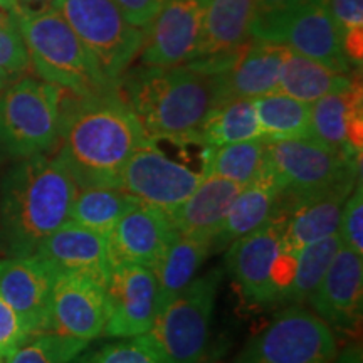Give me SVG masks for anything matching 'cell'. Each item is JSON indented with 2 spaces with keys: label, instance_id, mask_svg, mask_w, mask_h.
I'll use <instances>...</instances> for the list:
<instances>
[{
  "label": "cell",
  "instance_id": "cell-23",
  "mask_svg": "<svg viewBox=\"0 0 363 363\" xmlns=\"http://www.w3.org/2000/svg\"><path fill=\"white\" fill-rule=\"evenodd\" d=\"M355 189V187H353ZM353 189H338L294 203L283 216V247L298 254L308 244L338 234L345 202Z\"/></svg>",
  "mask_w": 363,
  "mask_h": 363
},
{
  "label": "cell",
  "instance_id": "cell-5",
  "mask_svg": "<svg viewBox=\"0 0 363 363\" xmlns=\"http://www.w3.org/2000/svg\"><path fill=\"white\" fill-rule=\"evenodd\" d=\"M62 91L29 76L0 89V167L48 155L57 147Z\"/></svg>",
  "mask_w": 363,
  "mask_h": 363
},
{
  "label": "cell",
  "instance_id": "cell-36",
  "mask_svg": "<svg viewBox=\"0 0 363 363\" xmlns=\"http://www.w3.org/2000/svg\"><path fill=\"white\" fill-rule=\"evenodd\" d=\"M342 244L353 252L363 254V190L362 180L357 182L355 189L345 202L342 222L338 229Z\"/></svg>",
  "mask_w": 363,
  "mask_h": 363
},
{
  "label": "cell",
  "instance_id": "cell-42",
  "mask_svg": "<svg viewBox=\"0 0 363 363\" xmlns=\"http://www.w3.org/2000/svg\"><path fill=\"white\" fill-rule=\"evenodd\" d=\"M289 2H293V0H256V11H254V17L262 16V13H267L271 11H276V9L283 7Z\"/></svg>",
  "mask_w": 363,
  "mask_h": 363
},
{
  "label": "cell",
  "instance_id": "cell-19",
  "mask_svg": "<svg viewBox=\"0 0 363 363\" xmlns=\"http://www.w3.org/2000/svg\"><path fill=\"white\" fill-rule=\"evenodd\" d=\"M34 256L51 264L57 272H74L108 284L113 271L106 235L67 220L45 238Z\"/></svg>",
  "mask_w": 363,
  "mask_h": 363
},
{
  "label": "cell",
  "instance_id": "cell-33",
  "mask_svg": "<svg viewBox=\"0 0 363 363\" xmlns=\"http://www.w3.org/2000/svg\"><path fill=\"white\" fill-rule=\"evenodd\" d=\"M88 347L52 331L30 335L24 343L4 358L6 363H71Z\"/></svg>",
  "mask_w": 363,
  "mask_h": 363
},
{
  "label": "cell",
  "instance_id": "cell-12",
  "mask_svg": "<svg viewBox=\"0 0 363 363\" xmlns=\"http://www.w3.org/2000/svg\"><path fill=\"white\" fill-rule=\"evenodd\" d=\"M201 182V174L174 162L147 140L126 162L120 187L145 206L170 214L187 201Z\"/></svg>",
  "mask_w": 363,
  "mask_h": 363
},
{
  "label": "cell",
  "instance_id": "cell-38",
  "mask_svg": "<svg viewBox=\"0 0 363 363\" xmlns=\"http://www.w3.org/2000/svg\"><path fill=\"white\" fill-rule=\"evenodd\" d=\"M340 34L363 27V0H325Z\"/></svg>",
  "mask_w": 363,
  "mask_h": 363
},
{
  "label": "cell",
  "instance_id": "cell-2",
  "mask_svg": "<svg viewBox=\"0 0 363 363\" xmlns=\"http://www.w3.org/2000/svg\"><path fill=\"white\" fill-rule=\"evenodd\" d=\"M118 86L152 142L199 143L203 123L220 104L219 74L189 65H143L125 72Z\"/></svg>",
  "mask_w": 363,
  "mask_h": 363
},
{
  "label": "cell",
  "instance_id": "cell-11",
  "mask_svg": "<svg viewBox=\"0 0 363 363\" xmlns=\"http://www.w3.org/2000/svg\"><path fill=\"white\" fill-rule=\"evenodd\" d=\"M333 330L303 308L289 305L246 343L233 363H333Z\"/></svg>",
  "mask_w": 363,
  "mask_h": 363
},
{
  "label": "cell",
  "instance_id": "cell-30",
  "mask_svg": "<svg viewBox=\"0 0 363 363\" xmlns=\"http://www.w3.org/2000/svg\"><path fill=\"white\" fill-rule=\"evenodd\" d=\"M256 138H261V128L254 99H230L220 103L208 115L202 126L199 145L220 147Z\"/></svg>",
  "mask_w": 363,
  "mask_h": 363
},
{
  "label": "cell",
  "instance_id": "cell-6",
  "mask_svg": "<svg viewBox=\"0 0 363 363\" xmlns=\"http://www.w3.org/2000/svg\"><path fill=\"white\" fill-rule=\"evenodd\" d=\"M266 167L283 195L281 212L362 180L360 157L335 152L313 136L266 142Z\"/></svg>",
  "mask_w": 363,
  "mask_h": 363
},
{
  "label": "cell",
  "instance_id": "cell-43",
  "mask_svg": "<svg viewBox=\"0 0 363 363\" xmlns=\"http://www.w3.org/2000/svg\"><path fill=\"white\" fill-rule=\"evenodd\" d=\"M52 2L54 0H17V4H19L22 11H30V12L52 7Z\"/></svg>",
  "mask_w": 363,
  "mask_h": 363
},
{
  "label": "cell",
  "instance_id": "cell-41",
  "mask_svg": "<svg viewBox=\"0 0 363 363\" xmlns=\"http://www.w3.org/2000/svg\"><path fill=\"white\" fill-rule=\"evenodd\" d=\"M21 7L17 0H0V22L16 21Z\"/></svg>",
  "mask_w": 363,
  "mask_h": 363
},
{
  "label": "cell",
  "instance_id": "cell-34",
  "mask_svg": "<svg viewBox=\"0 0 363 363\" xmlns=\"http://www.w3.org/2000/svg\"><path fill=\"white\" fill-rule=\"evenodd\" d=\"M76 363H167L147 333L121 338L79 357Z\"/></svg>",
  "mask_w": 363,
  "mask_h": 363
},
{
  "label": "cell",
  "instance_id": "cell-26",
  "mask_svg": "<svg viewBox=\"0 0 363 363\" xmlns=\"http://www.w3.org/2000/svg\"><path fill=\"white\" fill-rule=\"evenodd\" d=\"M357 81L355 74H345L321 62L289 49L278 81L279 93L288 94L298 101L315 103L326 94L347 91Z\"/></svg>",
  "mask_w": 363,
  "mask_h": 363
},
{
  "label": "cell",
  "instance_id": "cell-40",
  "mask_svg": "<svg viewBox=\"0 0 363 363\" xmlns=\"http://www.w3.org/2000/svg\"><path fill=\"white\" fill-rule=\"evenodd\" d=\"M333 363H362V348L360 345H350L342 353H337Z\"/></svg>",
  "mask_w": 363,
  "mask_h": 363
},
{
  "label": "cell",
  "instance_id": "cell-7",
  "mask_svg": "<svg viewBox=\"0 0 363 363\" xmlns=\"http://www.w3.org/2000/svg\"><path fill=\"white\" fill-rule=\"evenodd\" d=\"M281 235L283 216L279 214L229 246L227 271L249 306L279 305L293 283L298 254L283 247Z\"/></svg>",
  "mask_w": 363,
  "mask_h": 363
},
{
  "label": "cell",
  "instance_id": "cell-18",
  "mask_svg": "<svg viewBox=\"0 0 363 363\" xmlns=\"http://www.w3.org/2000/svg\"><path fill=\"white\" fill-rule=\"evenodd\" d=\"M308 303L331 330H355L363 305L362 254L342 244Z\"/></svg>",
  "mask_w": 363,
  "mask_h": 363
},
{
  "label": "cell",
  "instance_id": "cell-29",
  "mask_svg": "<svg viewBox=\"0 0 363 363\" xmlns=\"http://www.w3.org/2000/svg\"><path fill=\"white\" fill-rule=\"evenodd\" d=\"M261 138L278 142L288 138L310 136V104L298 101L288 94L274 93L254 99Z\"/></svg>",
  "mask_w": 363,
  "mask_h": 363
},
{
  "label": "cell",
  "instance_id": "cell-32",
  "mask_svg": "<svg viewBox=\"0 0 363 363\" xmlns=\"http://www.w3.org/2000/svg\"><path fill=\"white\" fill-rule=\"evenodd\" d=\"M340 247H342V238L340 234H333L326 239L308 244L298 252L296 271H294L293 283L283 298L284 305H303L310 301Z\"/></svg>",
  "mask_w": 363,
  "mask_h": 363
},
{
  "label": "cell",
  "instance_id": "cell-13",
  "mask_svg": "<svg viewBox=\"0 0 363 363\" xmlns=\"http://www.w3.org/2000/svg\"><path fill=\"white\" fill-rule=\"evenodd\" d=\"M208 0H165L145 27L142 62L145 66L172 67L187 65L202 38Z\"/></svg>",
  "mask_w": 363,
  "mask_h": 363
},
{
  "label": "cell",
  "instance_id": "cell-37",
  "mask_svg": "<svg viewBox=\"0 0 363 363\" xmlns=\"http://www.w3.org/2000/svg\"><path fill=\"white\" fill-rule=\"evenodd\" d=\"M29 337L21 316L0 296V358H6Z\"/></svg>",
  "mask_w": 363,
  "mask_h": 363
},
{
  "label": "cell",
  "instance_id": "cell-35",
  "mask_svg": "<svg viewBox=\"0 0 363 363\" xmlns=\"http://www.w3.org/2000/svg\"><path fill=\"white\" fill-rule=\"evenodd\" d=\"M30 57L16 21L0 22V74L9 81L29 69Z\"/></svg>",
  "mask_w": 363,
  "mask_h": 363
},
{
  "label": "cell",
  "instance_id": "cell-8",
  "mask_svg": "<svg viewBox=\"0 0 363 363\" xmlns=\"http://www.w3.org/2000/svg\"><path fill=\"white\" fill-rule=\"evenodd\" d=\"M222 271L194 279L158 311L148 337L167 363H207L208 335Z\"/></svg>",
  "mask_w": 363,
  "mask_h": 363
},
{
  "label": "cell",
  "instance_id": "cell-21",
  "mask_svg": "<svg viewBox=\"0 0 363 363\" xmlns=\"http://www.w3.org/2000/svg\"><path fill=\"white\" fill-rule=\"evenodd\" d=\"M174 234L175 229L169 214L138 203L118 220L108 238L113 266L142 264L153 267Z\"/></svg>",
  "mask_w": 363,
  "mask_h": 363
},
{
  "label": "cell",
  "instance_id": "cell-10",
  "mask_svg": "<svg viewBox=\"0 0 363 363\" xmlns=\"http://www.w3.org/2000/svg\"><path fill=\"white\" fill-rule=\"evenodd\" d=\"M52 9L93 54L104 76L120 83L142 51L145 29L130 24L113 0H54Z\"/></svg>",
  "mask_w": 363,
  "mask_h": 363
},
{
  "label": "cell",
  "instance_id": "cell-31",
  "mask_svg": "<svg viewBox=\"0 0 363 363\" xmlns=\"http://www.w3.org/2000/svg\"><path fill=\"white\" fill-rule=\"evenodd\" d=\"M355 83L350 89L326 94L310 104V136L335 152L362 157V153L355 152L347 140V115Z\"/></svg>",
  "mask_w": 363,
  "mask_h": 363
},
{
  "label": "cell",
  "instance_id": "cell-1",
  "mask_svg": "<svg viewBox=\"0 0 363 363\" xmlns=\"http://www.w3.org/2000/svg\"><path fill=\"white\" fill-rule=\"evenodd\" d=\"M61 99L56 160L78 189L120 187L121 172L148 140L120 86L104 93Z\"/></svg>",
  "mask_w": 363,
  "mask_h": 363
},
{
  "label": "cell",
  "instance_id": "cell-22",
  "mask_svg": "<svg viewBox=\"0 0 363 363\" xmlns=\"http://www.w3.org/2000/svg\"><path fill=\"white\" fill-rule=\"evenodd\" d=\"M242 185L220 177H202L199 187L182 206L170 212L174 229L187 238L214 242L220 225Z\"/></svg>",
  "mask_w": 363,
  "mask_h": 363
},
{
  "label": "cell",
  "instance_id": "cell-4",
  "mask_svg": "<svg viewBox=\"0 0 363 363\" xmlns=\"http://www.w3.org/2000/svg\"><path fill=\"white\" fill-rule=\"evenodd\" d=\"M17 26L30 62L44 81L78 96L118 88L104 76L93 54L56 9L48 7L35 12L21 9Z\"/></svg>",
  "mask_w": 363,
  "mask_h": 363
},
{
  "label": "cell",
  "instance_id": "cell-24",
  "mask_svg": "<svg viewBox=\"0 0 363 363\" xmlns=\"http://www.w3.org/2000/svg\"><path fill=\"white\" fill-rule=\"evenodd\" d=\"M281 207H283L281 189L266 167L264 174L252 184L246 185L235 197L227 212L224 224L214 238L212 249L219 251L222 247H229L234 240L257 230L279 216Z\"/></svg>",
  "mask_w": 363,
  "mask_h": 363
},
{
  "label": "cell",
  "instance_id": "cell-17",
  "mask_svg": "<svg viewBox=\"0 0 363 363\" xmlns=\"http://www.w3.org/2000/svg\"><path fill=\"white\" fill-rule=\"evenodd\" d=\"M57 271L38 256L0 259V296L21 316L29 335L48 331Z\"/></svg>",
  "mask_w": 363,
  "mask_h": 363
},
{
  "label": "cell",
  "instance_id": "cell-3",
  "mask_svg": "<svg viewBox=\"0 0 363 363\" xmlns=\"http://www.w3.org/2000/svg\"><path fill=\"white\" fill-rule=\"evenodd\" d=\"M78 187L56 157L35 155L7 167L0 180V251L34 256L69 220Z\"/></svg>",
  "mask_w": 363,
  "mask_h": 363
},
{
  "label": "cell",
  "instance_id": "cell-20",
  "mask_svg": "<svg viewBox=\"0 0 363 363\" xmlns=\"http://www.w3.org/2000/svg\"><path fill=\"white\" fill-rule=\"evenodd\" d=\"M288 52L289 48L283 44L251 38L229 67L219 72L220 103L274 93Z\"/></svg>",
  "mask_w": 363,
  "mask_h": 363
},
{
  "label": "cell",
  "instance_id": "cell-15",
  "mask_svg": "<svg viewBox=\"0 0 363 363\" xmlns=\"http://www.w3.org/2000/svg\"><path fill=\"white\" fill-rule=\"evenodd\" d=\"M106 320V286L84 274L57 272L48 331L88 345L103 335Z\"/></svg>",
  "mask_w": 363,
  "mask_h": 363
},
{
  "label": "cell",
  "instance_id": "cell-27",
  "mask_svg": "<svg viewBox=\"0 0 363 363\" xmlns=\"http://www.w3.org/2000/svg\"><path fill=\"white\" fill-rule=\"evenodd\" d=\"M264 172L266 142L262 138L220 147H203L202 177H220L246 187Z\"/></svg>",
  "mask_w": 363,
  "mask_h": 363
},
{
  "label": "cell",
  "instance_id": "cell-45",
  "mask_svg": "<svg viewBox=\"0 0 363 363\" xmlns=\"http://www.w3.org/2000/svg\"><path fill=\"white\" fill-rule=\"evenodd\" d=\"M0 363H6V362H4V358H0Z\"/></svg>",
  "mask_w": 363,
  "mask_h": 363
},
{
  "label": "cell",
  "instance_id": "cell-25",
  "mask_svg": "<svg viewBox=\"0 0 363 363\" xmlns=\"http://www.w3.org/2000/svg\"><path fill=\"white\" fill-rule=\"evenodd\" d=\"M211 251V242L187 238L175 230L152 267L158 284V311L192 283Z\"/></svg>",
  "mask_w": 363,
  "mask_h": 363
},
{
  "label": "cell",
  "instance_id": "cell-16",
  "mask_svg": "<svg viewBox=\"0 0 363 363\" xmlns=\"http://www.w3.org/2000/svg\"><path fill=\"white\" fill-rule=\"evenodd\" d=\"M254 11L256 0H208L201 43L187 65L211 74L225 71L251 40Z\"/></svg>",
  "mask_w": 363,
  "mask_h": 363
},
{
  "label": "cell",
  "instance_id": "cell-39",
  "mask_svg": "<svg viewBox=\"0 0 363 363\" xmlns=\"http://www.w3.org/2000/svg\"><path fill=\"white\" fill-rule=\"evenodd\" d=\"M113 2L130 24L145 29L160 11L165 0H113Z\"/></svg>",
  "mask_w": 363,
  "mask_h": 363
},
{
  "label": "cell",
  "instance_id": "cell-28",
  "mask_svg": "<svg viewBox=\"0 0 363 363\" xmlns=\"http://www.w3.org/2000/svg\"><path fill=\"white\" fill-rule=\"evenodd\" d=\"M138 203L142 202L121 187L78 189L69 220L110 238L118 220Z\"/></svg>",
  "mask_w": 363,
  "mask_h": 363
},
{
  "label": "cell",
  "instance_id": "cell-14",
  "mask_svg": "<svg viewBox=\"0 0 363 363\" xmlns=\"http://www.w3.org/2000/svg\"><path fill=\"white\" fill-rule=\"evenodd\" d=\"M108 320L103 335L131 338L148 333L158 315V284L152 267L115 264L106 284Z\"/></svg>",
  "mask_w": 363,
  "mask_h": 363
},
{
  "label": "cell",
  "instance_id": "cell-44",
  "mask_svg": "<svg viewBox=\"0 0 363 363\" xmlns=\"http://www.w3.org/2000/svg\"><path fill=\"white\" fill-rule=\"evenodd\" d=\"M7 83H11V81H9V79L6 78V76H2V74H0V89H2L4 86H6Z\"/></svg>",
  "mask_w": 363,
  "mask_h": 363
},
{
  "label": "cell",
  "instance_id": "cell-9",
  "mask_svg": "<svg viewBox=\"0 0 363 363\" xmlns=\"http://www.w3.org/2000/svg\"><path fill=\"white\" fill-rule=\"evenodd\" d=\"M251 38L283 44L331 69L355 74L345 57L342 34L325 0H293L276 11L256 16Z\"/></svg>",
  "mask_w": 363,
  "mask_h": 363
}]
</instances>
